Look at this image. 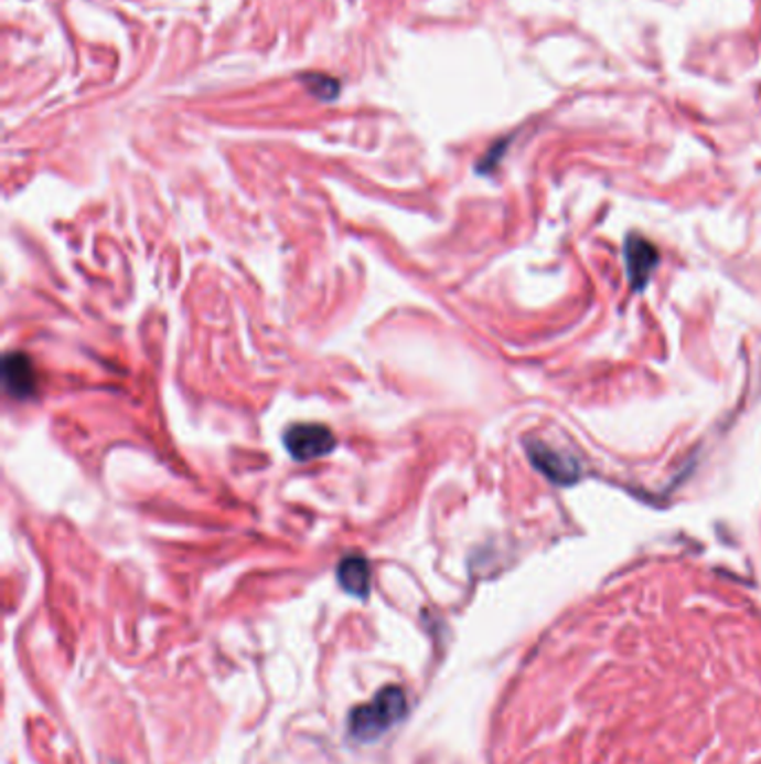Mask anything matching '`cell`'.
Segmentation results:
<instances>
[{"mask_svg": "<svg viewBox=\"0 0 761 764\" xmlns=\"http://www.w3.org/2000/svg\"><path fill=\"white\" fill-rule=\"evenodd\" d=\"M407 713V698L400 687H387L371 702L353 709L349 718V731L360 742H373L387 733Z\"/></svg>", "mask_w": 761, "mask_h": 764, "instance_id": "1", "label": "cell"}, {"mask_svg": "<svg viewBox=\"0 0 761 764\" xmlns=\"http://www.w3.org/2000/svg\"><path fill=\"white\" fill-rule=\"evenodd\" d=\"M337 582L353 597H366L371 586V567L364 556H344L337 565Z\"/></svg>", "mask_w": 761, "mask_h": 764, "instance_id": "6", "label": "cell"}, {"mask_svg": "<svg viewBox=\"0 0 761 764\" xmlns=\"http://www.w3.org/2000/svg\"><path fill=\"white\" fill-rule=\"evenodd\" d=\"M3 382L12 399H30L36 392V369L25 353H8L3 360Z\"/></svg>", "mask_w": 761, "mask_h": 764, "instance_id": "5", "label": "cell"}, {"mask_svg": "<svg viewBox=\"0 0 761 764\" xmlns=\"http://www.w3.org/2000/svg\"><path fill=\"white\" fill-rule=\"evenodd\" d=\"M656 264H658V251L652 242H647L641 235H630L625 240V266H628V275L634 291L645 289Z\"/></svg>", "mask_w": 761, "mask_h": 764, "instance_id": "4", "label": "cell"}, {"mask_svg": "<svg viewBox=\"0 0 761 764\" xmlns=\"http://www.w3.org/2000/svg\"><path fill=\"white\" fill-rule=\"evenodd\" d=\"M283 445L296 460H315L331 454L337 445L333 432L326 425L300 423L283 434Z\"/></svg>", "mask_w": 761, "mask_h": 764, "instance_id": "2", "label": "cell"}, {"mask_svg": "<svg viewBox=\"0 0 761 764\" xmlns=\"http://www.w3.org/2000/svg\"><path fill=\"white\" fill-rule=\"evenodd\" d=\"M527 456L532 465L543 471L547 479L556 486H572L581 479V467L579 463L554 447H549L543 441H527L525 443Z\"/></svg>", "mask_w": 761, "mask_h": 764, "instance_id": "3", "label": "cell"}]
</instances>
